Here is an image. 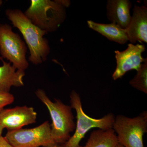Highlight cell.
Listing matches in <instances>:
<instances>
[{
  "label": "cell",
  "mask_w": 147,
  "mask_h": 147,
  "mask_svg": "<svg viewBox=\"0 0 147 147\" xmlns=\"http://www.w3.org/2000/svg\"><path fill=\"white\" fill-rule=\"evenodd\" d=\"M131 6L129 0H108L106 5L107 18L111 23L125 30L131 21Z\"/></svg>",
  "instance_id": "obj_11"
},
{
  "label": "cell",
  "mask_w": 147,
  "mask_h": 147,
  "mask_svg": "<svg viewBox=\"0 0 147 147\" xmlns=\"http://www.w3.org/2000/svg\"><path fill=\"white\" fill-rule=\"evenodd\" d=\"M55 147H64L63 145H57Z\"/></svg>",
  "instance_id": "obj_20"
},
{
  "label": "cell",
  "mask_w": 147,
  "mask_h": 147,
  "mask_svg": "<svg viewBox=\"0 0 147 147\" xmlns=\"http://www.w3.org/2000/svg\"><path fill=\"white\" fill-rule=\"evenodd\" d=\"M115 147H124L122 146V145H121L120 144H117L115 146Z\"/></svg>",
  "instance_id": "obj_19"
},
{
  "label": "cell",
  "mask_w": 147,
  "mask_h": 147,
  "mask_svg": "<svg viewBox=\"0 0 147 147\" xmlns=\"http://www.w3.org/2000/svg\"><path fill=\"white\" fill-rule=\"evenodd\" d=\"M3 3V1H1V0H0V6H1L2 4Z\"/></svg>",
  "instance_id": "obj_21"
},
{
  "label": "cell",
  "mask_w": 147,
  "mask_h": 147,
  "mask_svg": "<svg viewBox=\"0 0 147 147\" xmlns=\"http://www.w3.org/2000/svg\"><path fill=\"white\" fill-rule=\"evenodd\" d=\"M0 60L3 63L0 66V92L9 93L12 86H23L25 71L16 69L10 62H6L1 57Z\"/></svg>",
  "instance_id": "obj_12"
},
{
  "label": "cell",
  "mask_w": 147,
  "mask_h": 147,
  "mask_svg": "<svg viewBox=\"0 0 147 147\" xmlns=\"http://www.w3.org/2000/svg\"><path fill=\"white\" fill-rule=\"evenodd\" d=\"M133 11L130 23L125 30L128 41L133 44L137 42L147 43V7L135 5Z\"/></svg>",
  "instance_id": "obj_10"
},
{
  "label": "cell",
  "mask_w": 147,
  "mask_h": 147,
  "mask_svg": "<svg viewBox=\"0 0 147 147\" xmlns=\"http://www.w3.org/2000/svg\"><path fill=\"white\" fill-rule=\"evenodd\" d=\"M35 94L49 110L52 120V138L57 145L63 144L71 137L70 133L76 127L71 106L59 100L53 102L42 89L38 90Z\"/></svg>",
  "instance_id": "obj_2"
},
{
  "label": "cell",
  "mask_w": 147,
  "mask_h": 147,
  "mask_svg": "<svg viewBox=\"0 0 147 147\" xmlns=\"http://www.w3.org/2000/svg\"><path fill=\"white\" fill-rule=\"evenodd\" d=\"M118 144L117 135L113 129H99L92 132L86 144L82 147H115Z\"/></svg>",
  "instance_id": "obj_14"
},
{
  "label": "cell",
  "mask_w": 147,
  "mask_h": 147,
  "mask_svg": "<svg viewBox=\"0 0 147 147\" xmlns=\"http://www.w3.org/2000/svg\"><path fill=\"white\" fill-rule=\"evenodd\" d=\"M133 88L145 93H147V59L142 64L137 74L129 82Z\"/></svg>",
  "instance_id": "obj_15"
},
{
  "label": "cell",
  "mask_w": 147,
  "mask_h": 147,
  "mask_svg": "<svg viewBox=\"0 0 147 147\" xmlns=\"http://www.w3.org/2000/svg\"><path fill=\"white\" fill-rule=\"evenodd\" d=\"M66 7L61 0H32L25 15L42 30H57L65 20Z\"/></svg>",
  "instance_id": "obj_3"
},
{
  "label": "cell",
  "mask_w": 147,
  "mask_h": 147,
  "mask_svg": "<svg viewBox=\"0 0 147 147\" xmlns=\"http://www.w3.org/2000/svg\"><path fill=\"white\" fill-rule=\"evenodd\" d=\"M27 48L19 35L7 24H0V54L16 69L25 71L29 66L26 58Z\"/></svg>",
  "instance_id": "obj_6"
},
{
  "label": "cell",
  "mask_w": 147,
  "mask_h": 147,
  "mask_svg": "<svg viewBox=\"0 0 147 147\" xmlns=\"http://www.w3.org/2000/svg\"><path fill=\"white\" fill-rule=\"evenodd\" d=\"M70 98V106L76 111L77 122L74 134L63 144L64 147H80V142L92 128L96 127L103 130L113 129L115 118L113 114L109 113L100 119L92 118L84 113L81 97L75 91L71 92Z\"/></svg>",
  "instance_id": "obj_4"
},
{
  "label": "cell",
  "mask_w": 147,
  "mask_h": 147,
  "mask_svg": "<svg viewBox=\"0 0 147 147\" xmlns=\"http://www.w3.org/2000/svg\"><path fill=\"white\" fill-rule=\"evenodd\" d=\"M4 129V127H3L2 125L1 124V123H0V136H1V135H2Z\"/></svg>",
  "instance_id": "obj_18"
},
{
  "label": "cell",
  "mask_w": 147,
  "mask_h": 147,
  "mask_svg": "<svg viewBox=\"0 0 147 147\" xmlns=\"http://www.w3.org/2000/svg\"><path fill=\"white\" fill-rule=\"evenodd\" d=\"M14 147H55L48 121L34 128L7 131L5 137Z\"/></svg>",
  "instance_id": "obj_7"
},
{
  "label": "cell",
  "mask_w": 147,
  "mask_h": 147,
  "mask_svg": "<svg viewBox=\"0 0 147 147\" xmlns=\"http://www.w3.org/2000/svg\"><path fill=\"white\" fill-rule=\"evenodd\" d=\"M145 50L144 45L129 43L126 50L115 51L117 66L112 76L113 79L116 80L121 78L127 71L133 69L139 71L146 59L142 56Z\"/></svg>",
  "instance_id": "obj_8"
},
{
  "label": "cell",
  "mask_w": 147,
  "mask_h": 147,
  "mask_svg": "<svg viewBox=\"0 0 147 147\" xmlns=\"http://www.w3.org/2000/svg\"><path fill=\"white\" fill-rule=\"evenodd\" d=\"M6 15L24 37L30 51L29 61L35 65L45 61L50 50L48 41L43 37L47 32L33 24L19 9H7Z\"/></svg>",
  "instance_id": "obj_1"
},
{
  "label": "cell",
  "mask_w": 147,
  "mask_h": 147,
  "mask_svg": "<svg viewBox=\"0 0 147 147\" xmlns=\"http://www.w3.org/2000/svg\"><path fill=\"white\" fill-rule=\"evenodd\" d=\"M90 28L105 37L109 40L121 45L128 41L125 30L114 24H103L96 23L91 20L87 21Z\"/></svg>",
  "instance_id": "obj_13"
},
{
  "label": "cell",
  "mask_w": 147,
  "mask_h": 147,
  "mask_svg": "<svg viewBox=\"0 0 147 147\" xmlns=\"http://www.w3.org/2000/svg\"><path fill=\"white\" fill-rule=\"evenodd\" d=\"M113 129L117 134L119 144L123 146L144 147L143 136L147 132L146 111L133 118L118 115Z\"/></svg>",
  "instance_id": "obj_5"
},
{
  "label": "cell",
  "mask_w": 147,
  "mask_h": 147,
  "mask_svg": "<svg viewBox=\"0 0 147 147\" xmlns=\"http://www.w3.org/2000/svg\"><path fill=\"white\" fill-rule=\"evenodd\" d=\"M14 97L10 93L0 92V111L13 102Z\"/></svg>",
  "instance_id": "obj_16"
},
{
  "label": "cell",
  "mask_w": 147,
  "mask_h": 147,
  "mask_svg": "<svg viewBox=\"0 0 147 147\" xmlns=\"http://www.w3.org/2000/svg\"><path fill=\"white\" fill-rule=\"evenodd\" d=\"M37 113L32 107L16 106L0 111V123L7 131L22 128L36 121Z\"/></svg>",
  "instance_id": "obj_9"
},
{
  "label": "cell",
  "mask_w": 147,
  "mask_h": 147,
  "mask_svg": "<svg viewBox=\"0 0 147 147\" xmlns=\"http://www.w3.org/2000/svg\"><path fill=\"white\" fill-rule=\"evenodd\" d=\"M0 147H14L8 142L5 137L0 136Z\"/></svg>",
  "instance_id": "obj_17"
}]
</instances>
